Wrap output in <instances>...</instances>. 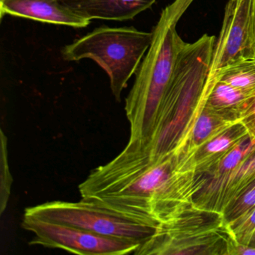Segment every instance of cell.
Returning <instances> with one entry per match:
<instances>
[{"label": "cell", "mask_w": 255, "mask_h": 255, "mask_svg": "<svg viewBox=\"0 0 255 255\" xmlns=\"http://www.w3.org/2000/svg\"><path fill=\"white\" fill-rule=\"evenodd\" d=\"M250 133L252 132L249 127L244 122H241L204 144L195 156L197 174H209L222 159Z\"/></svg>", "instance_id": "obj_13"}, {"label": "cell", "mask_w": 255, "mask_h": 255, "mask_svg": "<svg viewBox=\"0 0 255 255\" xmlns=\"http://www.w3.org/2000/svg\"><path fill=\"white\" fill-rule=\"evenodd\" d=\"M254 92H246L218 81L207 98L208 107L236 120H244L248 104Z\"/></svg>", "instance_id": "obj_14"}, {"label": "cell", "mask_w": 255, "mask_h": 255, "mask_svg": "<svg viewBox=\"0 0 255 255\" xmlns=\"http://www.w3.org/2000/svg\"><path fill=\"white\" fill-rule=\"evenodd\" d=\"M0 213H4L11 195L13 178L10 171L8 158V139L3 130L0 135Z\"/></svg>", "instance_id": "obj_17"}, {"label": "cell", "mask_w": 255, "mask_h": 255, "mask_svg": "<svg viewBox=\"0 0 255 255\" xmlns=\"http://www.w3.org/2000/svg\"><path fill=\"white\" fill-rule=\"evenodd\" d=\"M11 15L50 24L80 29L90 19L64 5L60 0H0V17Z\"/></svg>", "instance_id": "obj_9"}, {"label": "cell", "mask_w": 255, "mask_h": 255, "mask_svg": "<svg viewBox=\"0 0 255 255\" xmlns=\"http://www.w3.org/2000/svg\"><path fill=\"white\" fill-rule=\"evenodd\" d=\"M219 81L246 92H255V59H245L226 68Z\"/></svg>", "instance_id": "obj_16"}, {"label": "cell", "mask_w": 255, "mask_h": 255, "mask_svg": "<svg viewBox=\"0 0 255 255\" xmlns=\"http://www.w3.org/2000/svg\"><path fill=\"white\" fill-rule=\"evenodd\" d=\"M215 43L216 37L204 34L195 42L186 43L182 49L153 138L144 150L160 156L177 153L186 144L208 98L204 89Z\"/></svg>", "instance_id": "obj_3"}, {"label": "cell", "mask_w": 255, "mask_h": 255, "mask_svg": "<svg viewBox=\"0 0 255 255\" xmlns=\"http://www.w3.org/2000/svg\"><path fill=\"white\" fill-rule=\"evenodd\" d=\"M24 215L76 227L94 234L141 245L156 231L147 225L101 204L83 199L78 202L50 201L28 207Z\"/></svg>", "instance_id": "obj_6"}, {"label": "cell", "mask_w": 255, "mask_h": 255, "mask_svg": "<svg viewBox=\"0 0 255 255\" xmlns=\"http://www.w3.org/2000/svg\"><path fill=\"white\" fill-rule=\"evenodd\" d=\"M230 234L223 215L189 206L160 224L138 255H227Z\"/></svg>", "instance_id": "obj_5"}, {"label": "cell", "mask_w": 255, "mask_h": 255, "mask_svg": "<svg viewBox=\"0 0 255 255\" xmlns=\"http://www.w3.org/2000/svg\"><path fill=\"white\" fill-rule=\"evenodd\" d=\"M228 231L237 242L250 245L255 235V206L231 222H227Z\"/></svg>", "instance_id": "obj_18"}, {"label": "cell", "mask_w": 255, "mask_h": 255, "mask_svg": "<svg viewBox=\"0 0 255 255\" xmlns=\"http://www.w3.org/2000/svg\"><path fill=\"white\" fill-rule=\"evenodd\" d=\"M153 32L135 27L101 26L65 46L62 56L67 62L90 59L109 76L112 93L118 102L135 75L151 44Z\"/></svg>", "instance_id": "obj_4"}, {"label": "cell", "mask_w": 255, "mask_h": 255, "mask_svg": "<svg viewBox=\"0 0 255 255\" xmlns=\"http://www.w3.org/2000/svg\"><path fill=\"white\" fill-rule=\"evenodd\" d=\"M243 122L249 127L251 132L255 135V93L251 98L248 104Z\"/></svg>", "instance_id": "obj_21"}, {"label": "cell", "mask_w": 255, "mask_h": 255, "mask_svg": "<svg viewBox=\"0 0 255 255\" xmlns=\"http://www.w3.org/2000/svg\"><path fill=\"white\" fill-rule=\"evenodd\" d=\"M92 20L126 21L151 8L156 0H60Z\"/></svg>", "instance_id": "obj_11"}, {"label": "cell", "mask_w": 255, "mask_h": 255, "mask_svg": "<svg viewBox=\"0 0 255 255\" xmlns=\"http://www.w3.org/2000/svg\"><path fill=\"white\" fill-rule=\"evenodd\" d=\"M255 206V180H254L224 213L227 222L234 220L246 210Z\"/></svg>", "instance_id": "obj_19"}, {"label": "cell", "mask_w": 255, "mask_h": 255, "mask_svg": "<svg viewBox=\"0 0 255 255\" xmlns=\"http://www.w3.org/2000/svg\"><path fill=\"white\" fill-rule=\"evenodd\" d=\"M252 0H229L215 43L205 91L210 94L222 73L245 59H255L252 23Z\"/></svg>", "instance_id": "obj_8"}, {"label": "cell", "mask_w": 255, "mask_h": 255, "mask_svg": "<svg viewBox=\"0 0 255 255\" xmlns=\"http://www.w3.org/2000/svg\"><path fill=\"white\" fill-rule=\"evenodd\" d=\"M254 180H255V150L231 174L213 209V213L223 215L226 209Z\"/></svg>", "instance_id": "obj_15"}, {"label": "cell", "mask_w": 255, "mask_h": 255, "mask_svg": "<svg viewBox=\"0 0 255 255\" xmlns=\"http://www.w3.org/2000/svg\"><path fill=\"white\" fill-rule=\"evenodd\" d=\"M255 150V135L250 133L207 174L205 185L194 199L195 207L213 212L231 174Z\"/></svg>", "instance_id": "obj_10"}, {"label": "cell", "mask_w": 255, "mask_h": 255, "mask_svg": "<svg viewBox=\"0 0 255 255\" xmlns=\"http://www.w3.org/2000/svg\"><path fill=\"white\" fill-rule=\"evenodd\" d=\"M243 121L231 119L206 104L183 148L174 153L188 166L195 169V156L204 144L221 135L227 129Z\"/></svg>", "instance_id": "obj_12"}, {"label": "cell", "mask_w": 255, "mask_h": 255, "mask_svg": "<svg viewBox=\"0 0 255 255\" xmlns=\"http://www.w3.org/2000/svg\"><path fill=\"white\" fill-rule=\"evenodd\" d=\"M230 234V233H229ZM227 255H255V247L239 243L231 234L227 241Z\"/></svg>", "instance_id": "obj_20"}, {"label": "cell", "mask_w": 255, "mask_h": 255, "mask_svg": "<svg viewBox=\"0 0 255 255\" xmlns=\"http://www.w3.org/2000/svg\"><path fill=\"white\" fill-rule=\"evenodd\" d=\"M194 1L174 0L162 10L152 30L151 44L125 100L130 129L129 144L147 148L151 142L177 58L186 44L177 33V25Z\"/></svg>", "instance_id": "obj_2"}, {"label": "cell", "mask_w": 255, "mask_h": 255, "mask_svg": "<svg viewBox=\"0 0 255 255\" xmlns=\"http://www.w3.org/2000/svg\"><path fill=\"white\" fill-rule=\"evenodd\" d=\"M207 174L174 153L156 156L133 144L98 167L79 186L83 199L157 228L194 204Z\"/></svg>", "instance_id": "obj_1"}, {"label": "cell", "mask_w": 255, "mask_h": 255, "mask_svg": "<svg viewBox=\"0 0 255 255\" xmlns=\"http://www.w3.org/2000/svg\"><path fill=\"white\" fill-rule=\"evenodd\" d=\"M22 227L34 234L31 246L59 249L81 255L133 254L139 245L121 239L94 234L76 227L23 216Z\"/></svg>", "instance_id": "obj_7"}, {"label": "cell", "mask_w": 255, "mask_h": 255, "mask_svg": "<svg viewBox=\"0 0 255 255\" xmlns=\"http://www.w3.org/2000/svg\"><path fill=\"white\" fill-rule=\"evenodd\" d=\"M252 34H253L254 45L255 50V0H252Z\"/></svg>", "instance_id": "obj_22"}, {"label": "cell", "mask_w": 255, "mask_h": 255, "mask_svg": "<svg viewBox=\"0 0 255 255\" xmlns=\"http://www.w3.org/2000/svg\"><path fill=\"white\" fill-rule=\"evenodd\" d=\"M249 246H254L255 247V235L254 236L253 239H252V242H251L250 245Z\"/></svg>", "instance_id": "obj_23"}]
</instances>
